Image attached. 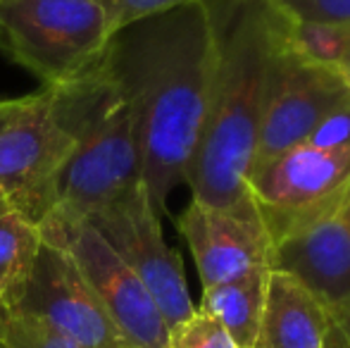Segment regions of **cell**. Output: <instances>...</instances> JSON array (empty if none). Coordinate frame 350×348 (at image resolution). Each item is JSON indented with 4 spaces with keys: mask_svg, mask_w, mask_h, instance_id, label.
Instances as JSON below:
<instances>
[{
    "mask_svg": "<svg viewBox=\"0 0 350 348\" xmlns=\"http://www.w3.org/2000/svg\"><path fill=\"white\" fill-rule=\"evenodd\" d=\"M215 57L212 10L208 0H191L122 27L98 60L129 107L141 184L160 217L198 150Z\"/></svg>",
    "mask_w": 350,
    "mask_h": 348,
    "instance_id": "1",
    "label": "cell"
},
{
    "mask_svg": "<svg viewBox=\"0 0 350 348\" xmlns=\"http://www.w3.org/2000/svg\"><path fill=\"white\" fill-rule=\"evenodd\" d=\"M208 5L217 36L215 75L186 184L193 200L234 205L250 196L260 122L288 41V17L274 0H208Z\"/></svg>",
    "mask_w": 350,
    "mask_h": 348,
    "instance_id": "2",
    "label": "cell"
},
{
    "mask_svg": "<svg viewBox=\"0 0 350 348\" xmlns=\"http://www.w3.org/2000/svg\"><path fill=\"white\" fill-rule=\"evenodd\" d=\"M48 93L53 117L74 146L55 176L46 215L86 219L141 184L134 122L100 65Z\"/></svg>",
    "mask_w": 350,
    "mask_h": 348,
    "instance_id": "3",
    "label": "cell"
},
{
    "mask_svg": "<svg viewBox=\"0 0 350 348\" xmlns=\"http://www.w3.org/2000/svg\"><path fill=\"white\" fill-rule=\"evenodd\" d=\"M112 31L96 0H0V53L55 88L98 65Z\"/></svg>",
    "mask_w": 350,
    "mask_h": 348,
    "instance_id": "4",
    "label": "cell"
},
{
    "mask_svg": "<svg viewBox=\"0 0 350 348\" xmlns=\"http://www.w3.org/2000/svg\"><path fill=\"white\" fill-rule=\"evenodd\" d=\"M38 232L43 241L62 248L72 258L131 348H167L170 327L160 308L129 265L112 251L88 219L51 213L38 222Z\"/></svg>",
    "mask_w": 350,
    "mask_h": 348,
    "instance_id": "5",
    "label": "cell"
},
{
    "mask_svg": "<svg viewBox=\"0 0 350 348\" xmlns=\"http://www.w3.org/2000/svg\"><path fill=\"white\" fill-rule=\"evenodd\" d=\"M262 219L272 239L269 269L303 284L327 312L350 303V193Z\"/></svg>",
    "mask_w": 350,
    "mask_h": 348,
    "instance_id": "6",
    "label": "cell"
},
{
    "mask_svg": "<svg viewBox=\"0 0 350 348\" xmlns=\"http://www.w3.org/2000/svg\"><path fill=\"white\" fill-rule=\"evenodd\" d=\"M86 219L141 279L170 330L193 315L196 306L191 301L184 265L179 253L165 241L160 215L152 208L143 184Z\"/></svg>",
    "mask_w": 350,
    "mask_h": 348,
    "instance_id": "7",
    "label": "cell"
},
{
    "mask_svg": "<svg viewBox=\"0 0 350 348\" xmlns=\"http://www.w3.org/2000/svg\"><path fill=\"white\" fill-rule=\"evenodd\" d=\"M348 101L350 91L336 67L298 55L286 41L272 93L260 122L250 174L286 150L305 144L314 129Z\"/></svg>",
    "mask_w": 350,
    "mask_h": 348,
    "instance_id": "8",
    "label": "cell"
},
{
    "mask_svg": "<svg viewBox=\"0 0 350 348\" xmlns=\"http://www.w3.org/2000/svg\"><path fill=\"white\" fill-rule=\"evenodd\" d=\"M72 146V136L53 117L51 93L43 88L31 107L0 131V200L33 224L41 222Z\"/></svg>",
    "mask_w": 350,
    "mask_h": 348,
    "instance_id": "9",
    "label": "cell"
},
{
    "mask_svg": "<svg viewBox=\"0 0 350 348\" xmlns=\"http://www.w3.org/2000/svg\"><path fill=\"white\" fill-rule=\"evenodd\" d=\"M12 310L41 320L81 348H131L62 248L41 241Z\"/></svg>",
    "mask_w": 350,
    "mask_h": 348,
    "instance_id": "10",
    "label": "cell"
},
{
    "mask_svg": "<svg viewBox=\"0 0 350 348\" xmlns=\"http://www.w3.org/2000/svg\"><path fill=\"white\" fill-rule=\"evenodd\" d=\"M176 227L193 256L203 289L269 267L272 239L253 196L234 205H205L191 198L176 217Z\"/></svg>",
    "mask_w": 350,
    "mask_h": 348,
    "instance_id": "11",
    "label": "cell"
},
{
    "mask_svg": "<svg viewBox=\"0 0 350 348\" xmlns=\"http://www.w3.org/2000/svg\"><path fill=\"white\" fill-rule=\"evenodd\" d=\"M248 191L265 217L319 208L350 193V141L300 144L248 176Z\"/></svg>",
    "mask_w": 350,
    "mask_h": 348,
    "instance_id": "12",
    "label": "cell"
},
{
    "mask_svg": "<svg viewBox=\"0 0 350 348\" xmlns=\"http://www.w3.org/2000/svg\"><path fill=\"white\" fill-rule=\"evenodd\" d=\"M327 308L293 277L272 269L253 348H327Z\"/></svg>",
    "mask_w": 350,
    "mask_h": 348,
    "instance_id": "13",
    "label": "cell"
},
{
    "mask_svg": "<svg viewBox=\"0 0 350 348\" xmlns=\"http://www.w3.org/2000/svg\"><path fill=\"white\" fill-rule=\"evenodd\" d=\"M269 267H258L231 282L205 286L198 310L215 317L239 348H253L262 320Z\"/></svg>",
    "mask_w": 350,
    "mask_h": 348,
    "instance_id": "14",
    "label": "cell"
},
{
    "mask_svg": "<svg viewBox=\"0 0 350 348\" xmlns=\"http://www.w3.org/2000/svg\"><path fill=\"white\" fill-rule=\"evenodd\" d=\"M38 224L17 210L0 215V306L8 308L22 291L41 248Z\"/></svg>",
    "mask_w": 350,
    "mask_h": 348,
    "instance_id": "15",
    "label": "cell"
},
{
    "mask_svg": "<svg viewBox=\"0 0 350 348\" xmlns=\"http://www.w3.org/2000/svg\"><path fill=\"white\" fill-rule=\"evenodd\" d=\"M0 346L3 348H81L60 332L51 330L27 312L3 308L0 310Z\"/></svg>",
    "mask_w": 350,
    "mask_h": 348,
    "instance_id": "16",
    "label": "cell"
},
{
    "mask_svg": "<svg viewBox=\"0 0 350 348\" xmlns=\"http://www.w3.org/2000/svg\"><path fill=\"white\" fill-rule=\"evenodd\" d=\"M167 348H239L229 332L215 320L196 308L191 317L170 330Z\"/></svg>",
    "mask_w": 350,
    "mask_h": 348,
    "instance_id": "17",
    "label": "cell"
},
{
    "mask_svg": "<svg viewBox=\"0 0 350 348\" xmlns=\"http://www.w3.org/2000/svg\"><path fill=\"white\" fill-rule=\"evenodd\" d=\"M274 5L295 22L350 29V0H274Z\"/></svg>",
    "mask_w": 350,
    "mask_h": 348,
    "instance_id": "18",
    "label": "cell"
},
{
    "mask_svg": "<svg viewBox=\"0 0 350 348\" xmlns=\"http://www.w3.org/2000/svg\"><path fill=\"white\" fill-rule=\"evenodd\" d=\"M103 8L110 24V31H120L126 24H134L143 17H150V14L165 12V10L179 8L191 0H96Z\"/></svg>",
    "mask_w": 350,
    "mask_h": 348,
    "instance_id": "19",
    "label": "cell"
},
{
    "mask_svg": "<svg viewBox=\"0 0 350 348\" xmlns=\"http://www.w3.org/2000/svg\"><path fill=\"white\" fill-rule=\"evenodd\" d=\"M350 141V101L343 103L341 107L332 112L322 124L314 129L305 144L322 146V148H332V146H343Z\"/></svg>",
    "mask_w": 350,
    "mask_h": 348,
    "instance_id": "20",
    "label": "cell"
},
{
    "mask_svg": "<svg viewBox=\"0 0 350 348\" xmlns=\"http://www.w3.org/2000/svg\"><path fill=\"white\" fill-rule=\"evenodd\" d=\"M327 348H350V303L329 312Z\"/></svg>",
    "mask_w": 350,
    "mask_h": 348,
    "instance_id": "21",
    "label": "cell"
},
{
    "mask_svg": "<svg viewBox=\"0 0 350 348\" xmlns=\"http://www.w3.org/2000/svg\"><path fill=\"white\" fill-rule=\"evenodd\" d=\"M33 101H36V93L22 98H0V131L12 124L14 120H19L31 107Z\"/></svg>",
    "mask_w": 350,
    "mask_h": 348,
    "instance_id": "22",
    "label": "cell"
},
{
    "mask_svg": "<svg viewBox=\"0 0 350 348\" xmlns=\"http://www.w3.org/2000/svg\"><path fill=\"white\" fill-rule=\"evenodd\" d=\"M336 70H338V75L343 77V81H346V86H348V91H350V48H348L346 53H343L341 60H338Z\"/></svg>",
    "mask_w": 350,
    "mask_h": 348,
    "instance_id": "23",
    "label": "cell"
},
{
    "mask_svg": "<svg viewBox=\"0 0 350 348\" xmlns=\"http://www.w3.org/2000/svg\"><path fill=\"white\" fill-rule=\"evenodd\" d=\"M5 210H10V205H8V203H5V200H0V215H3V213H5Z\"/></svg>",
    "mask_w": 350,
    "mask_h": 348,
    "instance_id": "24",
    "label": "cell"
},
{
    "mask_svg": "<svg viewBox=\"0 0 350 348\" xmlns=\"http://www.w3.org/2000/svg\"><path fill=\"white\" fill-rule=\"evenodd\" d=\"M0 310H3V306H0Z\"/></svg>",
    "mask_w": 350,
    "mask_h": 348,
    "instance_id": "25",
    "label": "cell"
},
{
    "mask_svg": "<svg viewBox=\"0 0 350 348\" xmlns=\"http://www.w3.org/2000/svg\"><path fill=\"white\" fill-rule=\"evenodd\" d=\"M0 348H3V346H0Z\"/></svg>",
    "mask_w": 350,
    "mask_h": 348,
    "instance_id": "26",
    "label": "cell"
}]
</instances>
